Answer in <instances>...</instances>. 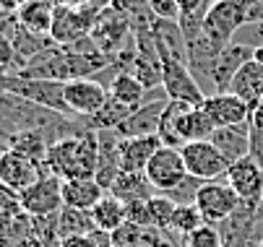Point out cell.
<instances>
[{
	"label": "cell",
	"mask_w": 263,
	"mask_h": 247,
	"mask_svg": "<svg viewBox=\"0 0 263 247\" xmlns=\"http://www.w3.org/2000/svg\"><path fill=\"white\" fill-rule=\"evenodd\" d=\"M148 8H152L154 18L180 21V6H177V0H148Z\"/></svg>",
	"instance_id": "34"
},
{
	"label": "cell",
	"mask_w": 263,
	"mask_h": 247,
	"mask_svg": "<svg viewBox=\"0 0 263 247\" xmlns=\"http://www.w3.org/2000/svg\"><path fill=\"white\" fill-rule=\"evenodd\" d=\"M94 229L97 227H94V219H91V211L68 208V205L60 208V214H58V234H60V239L73 237V234H91Z\"/></svg>",
	"instance_id": "27"
},
{
	"label": "cell",
	"mask_w": 263,
	"mask_h": 247,
	"mask_svg": "<svg viewBox=\"0 0 263 247\" xmlns=\"http://www.w3.org/2000/svg\"><path fill=\"white\" fill-rule=\"evenodd\" d=\"M250 8L253 0H211V8L203 21V34L216 52L232 45L235 34L250 24Z\"/></svg>",
	"instance_id": "2"
},
{
	"label": "cell",
	"mask_w": 263,
	"mask_h": 247,
	"mask_svg": "<svg viewBox=\"0 0 263 247\" xmlns=\"http://www.w3.org/2000/svg\"><path fill=\"white\" fill-rule=\"evenodd\" d=\"M253 52H255L253 45L232 42V45H227V47H224V50L216 55V60L211 63V84H214V94H224V91L230 89L235 73H237V70H240L245 63L253 60Z\"/></svg>",
	"instance_id": "13"
},
{
	"label": "cell",
	"mask_w": 263,
	"mask_h": 247,
	"mask_svg": "<svg viewBox=\"0 0 263 247\" xmlns=\"http://www.w3.org/2000/svg\"><path fill=\"white\" fill-rule=\"evenodd\" d=\"M162 149L159 135H138L120 140V167L123 172H143L152 156Z\"/></svg>",
	"instance_id": "17"
},
{
	"label": "cell",
	"mask_w": 263,
	"mask_h": 247,
	"mask_svg": "<svg viewBox=\"0 0 263 247\" xmlns=\"http://www.w3.org/2000/svg\"><path fill=\"white\" fill-rule=\"evenodd\" d=\"M60 247H97L91 234H73V237H65L60 239Z\"/></svg>",
	"instance_id": "37"
},
{
	"label": "cell",
	"mask_w": 263,
	"mask_h": 247,
	"mask_svg": "<svg viewBox=\"0 0 263 247\" xmlns=\"http://www.w3.org/2000/svg\"><path fill=\"white\" fill-rule=\"evenodd\" d=\"M36 227V224H34ZM0 247H45V242H42V237L40 234H29V237H21V239H13V242H3Z\"/></svg>",
	"instance_id": "36"
},
{
	"label": "cell",
	"mask_w": 263,
	"mask_h": 247,
	"mask_svg": "<svg viewBox=\"0 0 263 247\" xmlns=\"http://www.w3.org/2000/svg\"><path fill=\"white\" fill-rule=\"evenodd\" d=\"M130 112H133V107H128V104H120L118 99L109 96L99 112H94L91 117H84V125H86L89 130H115L123 120H128Z\"/></svg>",
	"instance_id": "26"
},
{
	"label": "cell",
	"mask_w": 263,
	"mask_h": 247,
	"mask_svg": "<svg viewBox=\"0 0 263 247\" xmlns=\"http://www.w3.org/2000/svg\"><path fill=\"white\" fill-rule=\"evenodd\" d=\"M18 24L31 31V34H40V37H50V29H52V18H55V6L50 0H24L21 8L16 11Z\"/></svg>",
	"instance_id": "21"
},
{
	"label": "cell",
	"mask_w": 263,
	"mask_h": 247,
	"mask_svg": "<svg viewBox=\"0 0 263 247\" xmlns=\"http://www.w3.org/2000/svg\"><path fill=\"white\" fill-rule=\"evenodd\" d=\"M143 229L146 227H138L133 221H125L120 229L112 232V247H138L141 244V237H143Z\"/></svg>",
	"instance_id": "32"
},
{
	"label": "cell",
	"mask_w": 263,
	"mask_h": 247,
	"mask_svg": "<svg viewBox=\"0 0 263 247\" xmlns=\"http://www.w3.org/2000/svg\"><path fill=\"white\" fill-rule=\"evenodd\" d=\"M154 188L148 182V177L143 172H120L118 180L112 182L109 188V195H115L118 200L123 203H130V200H148L154 198Z\"/></svg>",
	"instance_id": "22"
},
{
	"label": "cell",
	"mask_w": 263,
	"mask_h": 247,
	"mask_svg": "<svg viewBox=\"0 0 263 247\" xmlns=\"http://www.w3.org/2000/svg\"><path fill=\"white\" fill-rule=\"evenodd\" d=\"M203 112L209 115V120L214 122V128H230V125H242V122H250V115L253 110L248 107V104L230 94V91H224V94H211L203 99Z\"/></svg>",
	"instance_id": "14"
},
{
	"label": "cell",
	"mask_w": 263,
	"mask_h": 247,
	"mask_svg": "<svg viewBox=\"0 0 263 247\" xmlns=\"http://www.w3.org/2000/svg\"><path fill=\"white\" fill-rule=\"evenodd\" d=\"M203 224H206V221H203V216H201L198 205H196V203H187V205H177V208H175L170 232H175V234L182 239V237H187L191 232H196V229L203 227Z\"/></svg>",
	"instance_id": "29"
},
{
	"label": "cell",
	"mask_w": 263,
	"mask_h": 247,
	"mask_svg": "<svg viewBox=\"0 0 263 247\" xmlns=\"http://www.w3.org/2000/svg\"><path fill=\"white\" fill-rule=\"evenodd\" d=\"M8 149L36 161V164H45L47 151H50V140L42 130H21V133H13L8 138Z\"/></svg>",
	"instance_id": "23"
},
{
	"label": "cell",
	"mask_w": 263,
	"mask_h": 247,
	"mask_svg": "<svg viewBox=\"0 0 263 247\" xmlns=\"http://www.w3.org/2000/svg\"><path fill=\"white\" fill-rule=\"evenodd\" d=\"M224 180H227V185L240 195V200L263 203V169L258 167V161L250 154L232 161L227 174H224Z\"/></svg>",
	"instance_id": "12"
},
{
	"label": "cell",
	"mask_w": 263,
	"mask_h": 247,
	"mask_svg": "<svg viewBox=\"0 0 263 247\" xmlns=\"http://www.w3.org/2000/svg\"><path fill=\"white\" fill-rule=\"evenodd\" d=\"M104 195H107V190L94 177H86V180H63V205H68V208L91 211Z\"/></svg>",
	"instance_id": "20"
},
{
	"label": "cell",
	"mask_w": 263,
	"mask_h": 247,
	"mask_svg": "<svg viewBox=\"0 0 263 247\" xmlns=\"http://www.w3.org/2000/svg\"><path fill=\"white\" fill-rule=\"evenodd\" d=\"M201 185H203V180H198V177H191V174H187V177H185V182H182L180 188H175L172 193H167V198H170V200H175L177 205L196 203V195H198Z\"/></svg>",
	"instance_id": "33"
},
{
	"label": "cell",
	"mask_w": 263,
	"mask_h": 247,
	"mask_svg": "<svg viewBox=\"0 0 263 247\" xmlns=\"http://www.w3.org/2000/svg\"><path fill=\"white\" fill-rule=\"evenodd\" d=\"M91 39L99 45V50L107 57H115L125 45L133 42V21L109 0V6L102 11L97 26L91 29Z\"/></svg>",
	"instance_id": "4"
},
{
	"label": "cell",
	"mask_w": 263,
	"mask_h": 247,
	"mask_svg": "<svg viewBox=\"0 0 263 247\" xmlns=\"http://www.w3.org/2000/svg\"><path fill=\"white\" fill-rule=\"evenodd\" d=\"M258 247H263V239H260V242H258Z\"/></svg>",
	"instance_id": "43"
},
{
	"label": "cell",
	"mask_w": 263,
	"mask_h": 247,
	"mask_svg": "<svg viewBox=\"0 0 263 247\" xmlns=\"http://www.w3.org/2000/svg\"><path fill=\"white\" fill-rule=\"evenodd\" d=\"M52 6H84V3H91V0H50Z\"/></svg>",
	"instance_id": "41"
},
{
	"label": "cell",
	"mask_w": 263,
	"mask_h": 247,
	"mask_svg": "<svg viewBox=\"0 0 263 247\" xmlns=\"http://www.w3.org/2000/svg\"><path fill=\"white\" fill-rule=\"evenodd\" d=\"M159 57H162V86H164L170 101H182V104L201 107L206 94L196 84L187 63L175 55H164V52H159Z\"/></svg>",
	"instance_id": "5"
},
{
	"label": "cell",
	"mask_w": 263,
	"mask_h": 247,
	"mask_svg": "<svg viewBox=\"0 0 263 247\" xmlns=\"http://www.w3.org/2000/svg\"><path fill=\"white\" fill-rule=\"evenodd\" d=\"M253 60L263 65V45H260V47H255V52H253Z\"/></svg>",
	"instance_id": "42"
},
{
	"label": "cell",
	"mask_w": 263,
	"mask_h": 247,
	"mask_svg": "<svg viewBox=\"0 0 263 247\" xmlns=\"http://www.w3.org/2000/svg\"><path fill=\"white\" fill-rule=\"evenodd\" d=\"M109 99V89L97 81V78H73L65 81V104L70 115L76 117H91L104 107V101Z\"/></svg>",
	"instance_id": "10"
},
{
	"label": "cell",
	"mask_w": 263,
	"mask_h": 247,
	"mask_svg": "<svg viewBox=\"0 0 263 247\" xmlns=\"http://www.w3.org/2000/svg\"><path fill=\"white\" fill-rule=\"evenodd\" d=\"M211 143L221 151V156L230 164L250 154V122L230 125V128H216L211 133Z\"/></svg>",
	"instance_id": "18"
},
{
	"label": "cell",
	"mask_w": 263,
	"mask_h": 247,
	"mask_svg": "<svg viewBox=\"0 0 263 247\" xmlns=\"http://www.w3.org/2000/svg\"><path fill=\"white\" fill-rule=\"evenodd\" d=\"M196 205L201 211V216L206 224H224L227 219L235 216V211L240 208V195L227 185V180H211L203 182L198 195H196Z\"/></svg>",
	"instance_id": "6"
},
{
	"label": "cell",
	"mask_w": 263,
	"mask_h": 247,
	"mask_svg": "<svg viewBox=\"0 0 263 247\" xmlns=\"http://www.w3.org/2000/svg\"><path fill=\"white\" fill-rule=\"evenodd\" d=\"M18 198L29 216H55L63 208V180L52 172H45L31 188L18 193Z\"/></svg>",
	"instance_id": "8"
},
{
	"label": "cell",
	"mask_w": 263,
	"mask_h": 247,
	"mask_svg": "<svg viewBox=\"0 0 263 247\" xmlns=\"http://www.w3.org/2000/svg\"><path fill=\"white\" fill-rule=\"evenodd\" d=\"M182 247H221V229L216 224H203L182 237Z\"/></svg>",
	"instance_id": "31"
},
{
	"label": "cell",
	"mask_w": 263,
	"mask_h": 247,
	"mask_svg": "<svg viewBox=\"0 0 263 247\" xmlns=\"http://www.w3.org/2000/svg\"><path fill=\"white\" fill-rule=\"evenodd\" d=\"M24 214V205L18 193L8 190L6 185H0V229H6L11 221H16Z\"/></svg>",
	"instance_id": "30"
},
{
	"label": "cell",
	"mask_w": 263,
	"mask_h": 247,
	"mask_svg": "<svg viewBox=\"0 0 263 247\" xmlns=\"http://www.w3.org/2000/svg\"><path fill=\"white\" fill-rule=\"evenodd\" d=\"M0 68L11 70V73H16V70H18V60H16L13 39L6 37V34H0Z\"/></svg>",
	"instance_id": "35"
},
{
	"label": "cell",
	"mask_w": 263,
	"mask_h": 247,
	"mask_svg": "<svg viewBox=\"0 0 263 247\" xmlns=\"http://www.w3.org/2000/svg\"><path fill=\"white\" fill-rule=\"evenodd\" d=\"M8 94L21 96V99L36 104V107H45V110H50V112L76 117V115H70L68 104H65V84H63V81L26 78V76H21V73H11V76H8Z\"/></svg>",
	"instance_id": "3"
},
{
	"label": "cell",
	"mask_w": 263,
	"mask_h": 247,
	"mask_svg": "<svg viewBox=\"0 0 263 247\" xmlns=\"http://www.w3.org/2000/svg\"><path fill=\"white\" fill-rule=\"evenodd\" d=\"M227 91L240 96L250 110H255L260 104V99H263V65L255 63V60L245 63L235 73V78H232Z\"/></svg>",
	"instance_id": "19"
},
{
	"label": "cell",
	"mask_w": 263,
	"mask_h": 247,
	"mask_svg": "<svg viewBox=\"0 0 263 247\" xmlns=\"http://www.w3.org/2000/svg\"><path fill=\"white\" fill-rule=\"evenodd\" d=\"M45 172V164H36L11 149L0 154V185H6L13 193H24L26 188H31Z\"/></svg>",
	"instance_id": "11"
},
{
	"label": "cell",
	"mask_w": 263,
	"mask_h": 247,
	"mask_svg": "<svg viewBox=\"0 0 263 247\" xmlns=\"http://www.w3.org/2000/svg\"><path fill=\"white\" fill-rule=\"evenodd\" d=\"M26 78H47V81H70V68H68V52L60 45H50L40 55H34L24 70H18Z\"/></svg>",
	"instance_id": "15"
},
{
	"label": "cell",
	"mask_w": 263,
	"mask_h": 247,
	"mask_svg": "<svg viewBox=\"0 0 263 247\" xmlns=\"http://www.w3.org/2000/svg\"><path fill=\"white\" fill-rule=\"evenodd\" d=\"M206 3H209V0H177V6H180V16L196 13V11H201Z\"/></svg>",
	"instance_id": "38"
},
{
	"label": "cell",
	"mask_w": 263,
	"mask_h": 247,
	"mask_svg": "<svg viewBox=\"0 0 263 247\" xmlns=\"http://www.w3.org/2000/svg\"><path fill=\"white\" fill-rule=\"evenodd\" d=\"M8 76H11V70L0 68V99H3V96L8 94Z\"/></svg>",
	"instance_id": "39"
},
{
	"label": "cell",
	"mask_w": 263,
	"mask_h": 247,
	"mask_svg": "<svg viewBox=\"0 0 263 247\" xmlns=\"http://www.w3.org/2000/svg\"><path fill=\"white\" fill-rule=\"evenodd\" d=\"M91 219H94V227L102 229V232H115L120 229L125 221H128V211H125V203L118 200L115 195H104L94 208H91Z\"/></svg>",
	"instance_id": "24"
},
{
	"label": "cell",
	"mask_w": 263,
	"mask_h": 247,
	"mask_svg": "<svg viewBox=\"0 0 263 247\" xmlns=\"http://www.w3.org/2000/svg\"><path fill=\"white\" fill-rule=\"evenodd\" d=\"M21 3H24V0H0V8H3V11H11V13H16V11L21 8Z\"/></svg>",
	"instance_id": "40"
},
{
	"label": "cell",
	"mask_w": 263,
	"mask_h": 247,
	"mask_svg": "<svg viewBox=\"0 0 263 247\" xmlns=\"http://www.w3.org/2000/svg\"><path fill=\"white\" fill-rule=\"evenodd\" d=\"M180 154H182L187 174L203 180V182L221 180L230 169V161L221 156V151L211 143V140H193V143H185L180 149Z\"/></svg>",
	"instance_id": "7"
},
{
	"label": "cell",
	"mask_w": 263,
	"mask_h": 247,
	"mask_svg": "<svg viewBox=\"0 0 263 247\" xmlns=\"http://www.w3.org/2000/svg\"><path fill=\"white\" fill-rule=\"evenodd\" d=\"M146 208H148V227H152V229H159V232H170L177 203L170 200L167 195L157 193L154 198L146 200Z\"/></svg>",
	"instance_id": "28"
},
{
	"label": "cell",
	"mask_w": 263,
	"mask_h": 247,
	"mask_svg": "<svg viewBox=\"0 0 263 247\" xmlns=\"http://www.w3.org/2000/svg\"><path fill=\"white\" fill-rule=\"evenodd\" d=\"M109 96L112 99H118L120 104H128V107H133V110H138L141 104H146V94H148V89L133 76V73H120V76H115L109 81Z\"/></svg>",
	"instance_id": "25"
},
{
	"label": "cell",
	"mask_w": 263,
	"mask_h": 247,
	"mask_svg": "<svg viewBox=\"0 0 263 247\" xmlns=\"http://www.w3.org/2000/svg\"><path fill=\"white\" fill-rule=\"evenodd\" d=\"M97 161H99V138L97 130H86L81 135L50 143L45 169L58 174L60 180H86L97 174Z\"/></svg>",
	"instance_id": "1"
},
{
	"label": "cell",
	"mask_w": 263,
	"mask_h": 247,
	"mask_svg": "<svg viewBox=\"0 0 263 247\" xmlns=\"http://www.w3.org/2000/svg\"><path fill=\"white\" fill-rule=\"evenodd\" d=\"M170 99H159V101H146L141 104L138 110H133L128 115V120H123L115 133L120 138H138V135H157L159 130V120H162V112L167 107Z\"/></svg>",
	"instance_id": "16"
},
{
	"label": "cell",
	"mask_w": 263,
	"mask_h": 247,
	"mask_svg": "<svg viewBox=\"0 0 263 247\" xmlns=\"http://www.w3.org/2000/svg\"><path fill=\"white\" fill-rule=\"evenodd\" d=\"M143 174L148 177V182H152V188L162 195L172 193L175 188H180L187 177V169H185V161H182V154L177 149H167L162 146L152 161L146 164Z\"/></svg>",
	"instance_id": "9"
}]
</instances>
